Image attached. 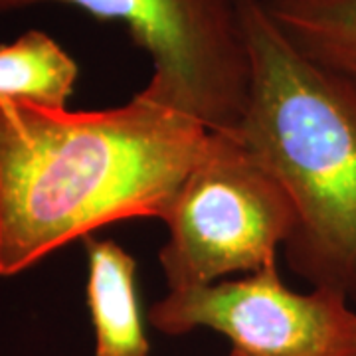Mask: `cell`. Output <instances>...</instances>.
<instances>
[{
  "label": "cell",
  "instance_id": "3",
  "mask_svg": "<svg viewBox=\"0 0 356 356\" xmlns=\"http://www.w3.org/2000/svg\"><path fill=\"white\" fill-rule=\"evenodd\" d=\"M159 252L168 291L252 275L277 261L295 226L291 200L236 135L210 133L165 218Z\"/></svg>",
  "mask_w": 356,
  "mask_h": 356
},
{
  "label": "cell",
  "instance_id": "5",
  "mask_svg": "<svg viewBox=\"0 0 356 356\" xmlns=\"http://www.w3.org/2000/svg\"><path fill=\"white\" fill-rule=\"evenodd\" d=\"M147 318L166 337L216 331L242 356H356V311L348 297L323 287L293 291L277 261L238 280L166 291Z\"/></svg>",
  "mask_w": 356,
  "mask_h": 356
},
{
  "label": "cell",
  "instance_id": "9",
  "mask_svg": "<svg viewBox=\"0 0 356 356\" xmlns=\"http://www.w3.org/2000/svg\"><path fill=\"white\" fill-rule=\"evenodd\" d=\"M228 356H242V355H238V353H236V350H232V353H229Z\"/></svg>",
  "mask_w": 356,
  "mask_h": 356
},
{
  "label": "cell",
  "instance_id": "6",
  "mask_svg": "<svg viewBox=\"0 0 356 356\" xmlns=\"http://www.w3.org/2000/svg\"><path fill=\"white\" fill-rule=\"evenodd\" d=\"M95 356H149L151 343L137 295V259L113 240H83Z\"/></svg>",
  "mask_w": 356,
  "mask_h": 356
},
{
  "label": "cell",
  "instance_id": "8",
  "mask_svg": "<svg viewBox=\"0 0 356 356\" xmlns=\"http://www.w3.org/2000/svg\"><path fill=\"white\" fill-rule=\"evenodd\" d=\"M79 65L42 30L0 44V97L65 109L74 95Z\"/></svg>",
  "mask_w": 356,
  "mask_h": 356
},
{
  "label": "cell",
  "instance_id": "2",
  "mask_svg": "<svg viewBox=\"0 0 356 356\" xmlns=\"http://www.w3.org/2000/svg\"><path fill=\"white\" fill-rule=\"evenodd\" d=\"M238 14L250 95L236 137L291 200L285 261L356 303V83L297 50L264 0H238Z\"/></svg>",
  "mask_w": 356,
  "mask_h": 356
},
{
  "label": "cell",
  "instance_id": "1",
  "mask_svg": "<svg viewBox=\"0 0 356 356\" xmlns=\"http://www.w3.org/2000/svg\"><path fill=\"white\" fill-rule=\"evenodd\" d=\"M210 133L145 88L97 111L0 97V277L119 222H165Z\"/></svg>",
  "mask_w": 356,
  "mask_h": 356
},
{
  "label": "cell",
  "instance_id": "4",
  "mask_svg": "<svg viewBox=\"0 0 356 356\" xmlns=\"http://www.w3.org/2000/svg\"><path fill=\"white\" fill-rule=\"evenodd\" d=\"M36 4H67L123 24L151 58L147 91L212 133H238L250 95L238 0H0V14Z\"/></svg>",
  "mask_w": 356,
  "mask_h": 356
},
{
  "label": "cell",
  "instance_id": "7",
  "mask_svg": "<svg viewBox=\"0 0 356 356\" xmlns=\"http://www.w3.org/2000/svg\"><path fill=\"white\" fill-rule=\"evenodd\" d=\"M264 6L297 50L356 83V0H264Z\"/></svg>",
  "mask_w": 356,
  "mask_h": 356
}]
</instances>
